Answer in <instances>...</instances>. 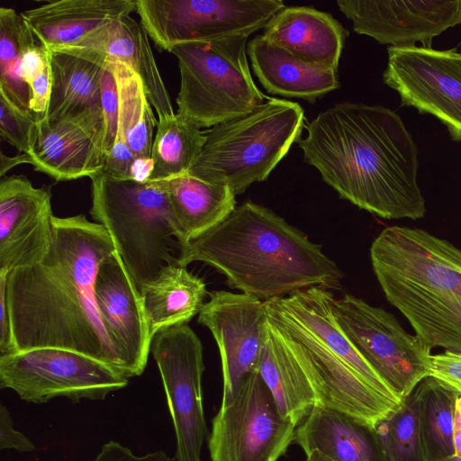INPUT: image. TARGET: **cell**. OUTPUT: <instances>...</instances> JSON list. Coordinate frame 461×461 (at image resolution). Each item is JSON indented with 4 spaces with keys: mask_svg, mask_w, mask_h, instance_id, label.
Here are the masks:
<instances>
[{
    "mask_svg": "<svg viewBox=\"0 0 461 461\" xmlns=\"http://www.w3.org/2000/svg\"><path fill=\"white\" fill-rule=\"evenodd\" d=\"M114 250L107 230L84 214L54 217L51 244L43 259L7 276L6 302L15 351L71 349L125 376L95 292L100 264Z\"/></svg>",
    "mask_w": 461,
    "mask_h": 461,
    "instance_id": "1",
    "label": "cell"
},
{
    "mask_svg": "<svg viewBox=\"0 0 461 461\" xmlns=\"http://www.w3.org/2000/svg\"><path fill=\"white\" fill-rule=\"evenodd\" d=\"M304 161L339 195L384 219L426 213L418 148L401 117L382 105L344 102L306 124Z\"/></svg>",
    "mask_w": 461,
    "mask_h": 461,
    "instance_id": "2",
    "label": "cell"
},
{
    "mask_svg": "<svg viewBox=\"0 0 461 461\" xmlns=\"http://www.w3.org/2000/svg\"><path fill=\"white\" fill-rule=\"evenodd\" d=\"M196 261L221 273L229 287L263 301L311 287L340 290L344 277L320 245L251 201L185 245L177 265Z\"/></svg>",
    "mask_w": 461,
    "mask_h": 461,
    "instance_id": "3",
    "label": "cell"
},
{
    "mask_svg": "<svg viewBox=\"0 0 461 461\" xmlns=\"http://www.w3.org/2000/svg\"><path fill=\"white\" fill-rule=\"evenodd\" d=\"M370 258L387 301L420 340L461 355V249L424 230L391 226Z\"/></svg>",
    "mask_w": 461,
    "mask_h": 461,
    "instance_id": "4",
    "label": "cell"
},
{
    "mask_svg": "<svg viewBox=\"0 0 461 461\" xmlns=\"http://www.w3.org/2000/svg\"><path fill=\"white\" fill-rule=\"evenodd\" d=\"M90 179L91 216L107 230L140 294L166 267L177 265L183 249L163 183L104 171Z\"/></svg>",
    "mask_w": 461,
    "mask_h": 461,
    "instance_id": "5",
    "label": "cell"
},
{
    "mask_svg": "<svg viewBox=\"0 0 461 461\" xmlns=\"http://www.w3.org/2000/svg\"><path fill=\"white\" fill-rule=\"evenodd\" d=\"M303 126L299 104L267 98L250 113L207 131L205 144L187 174L240 194L268 177L301 140Z\"/></svg>",
    "mask_w": 461,
    "mask_h": 461,
    "instance_id": "6",
    "label": "cell"
},
{
    "mask_svg": "<svg viewBox=\"0 0 461 461\" xmlns=\"http://www.w3.org/2000/svg\"><path fill=\"white\" fill-rule=\"evenodd\" d=\"M247 36H232L172 48L180 89L176 115L198 128L245 116L265 102L247 59Z\"/></svg>",
    "mask_w": 461,
    "mask_h": 461,
    "instance_id": "7",
    "label": "cell"
},
{
    "mask_svg": "<svg viewBox=\"0 0 461 461\" xmlns=\"http://www.w3.org/2000/svg\"><path fill=\"white\" fill-rule=\"evenodd\" d=\"M127 377L107 364L61 348H35L0 356V387L32 403L64 397L104 400L126 387Z\"/></svg>",
    "mask_w": 461,
    "mask_h": 461,
    "instance_id": "8",
    "label": "cell"
},
{
    "mask_svg": "<svg viewBox=\"0 0 461 461\" xmlns=\"http://www.w3.org/2000/svg\"><path fill=\"white\" fill-rule=\"evenodd\" d=\"M332 313L360 355L402 401L430 375L431 348L390 312L346 294L334 298Z\"/></svg>",
    "mask_w": 461,
    "mask_h": 461,
    "instance_id": "9",
    "label": "cell"
},
{
    "mask_svg": "<svg viewBox=\"0 0 461 461\" xmlns=\"http://www.w3.org/2000/svg\"><path fill=\"white\" fill-rule=\"evenodd\" d=\"M285 8L281 0H137L140 24L156 46L247 36Z\"/></svg>",
    "mask_w": 461,
    "mask_h": 461,
    "instance_id": "10",
    "label": "cell"
},
{
    "mask_svg": "<svg viewBox=\"0 0 461 461\" xmlns=\"http://www.w3.org/2000/svg\"><path fill=\"white\" fill-rule=\"evenodd\" d=\"M212 461H277L295 438L258 371L243 381L212 421Z\"/></svg>",
    "mask_w": 461,
    "mask_h": 461,
    "instance_id": "11",
    "label": "cell"
},
{
    "mask_svg": "<svg viewBox=\"0 0 461 461\" xmlns=\"http://www.w3.org/2000/svg\"><path fill=\"white\" fill-rule=\"evenodd\" d=\"M150 351L158 367L176 438V461H201L209 437L205 421L202 377L203 346L187 323L158 331Z\"/></svg>",
    "mask_w": 461,
    "mask_h": 461,
    "instance_id": "12",
    "label": "cell"
},
{
    "mask_svg": "<svg viewBox=\"0 0 461 461\" xmlns=\"http://www.w3.org/2000/svg\"><path fill=\"white\" fill-rule=\"evenodd\" d=\"M267 319L279 330L308 372L318 405L346 413L375 429L401 407L375 390L323 344L266 301Z\"/></svg>",
    "mask_w": 461,
    "mask_h": 461,
    "instance_id": "13",
    "label": "cell"
},
{
    "mask_svg": "<svg viewBox=\"0 0 461 461\" xmlns=\"http://www.w3.org/2000/svg\"><path fill=\"white\" fill-rule=\"evenodd\" d=\"M384 83L395 90L401 106L430 114L461 141V53L422 46L389 47Z\"/></svg>",
    "mask_w": 461,
    "mask_h": 461,
    "instance_id": "14",
    "label": "cell"
},
{
    "mask_svg": "<svg viewBox=\"0 0 461 461\" xmlns=\"http://www.w3.org/2000/svg\"><path fill=\"white\" fill-rule=\"evenodd\" d=\"M267 319L266 301L243 293H209L197 321L211 331L220 351L221 402L236 393L247 376L258 371Z\"/></svg>",
    "mask_w": 461,
    "mask_h": 461,
    "instance_id": "15",
    "label": "cell"
},
{
    "mask_svg": "<svg viewBox=\"0 0 461 461\" xmlns=\"http://www.w3.org/2000/svg\"><path fill=\"white\" fill-rule=\"evenodd\" d=\"M359 34L391 47L431 48L432 39L461 24V0H339Z\"/></svg>",
    "mask_w": 461,
    "mask_h": 461,
    "instance_id": "16",
    "label": "cell"
},
{
    "mask_svg": "<svg viewBox=\"0 0 461 461\" xmlns=\"http://www.w3.org/2000/svg\"><path fill=\"white\" fill-rule=\"evenodd\" d=\"M51 195L23 175L0 181V268L33 266L48 253L53 232Z\"/></svg>",
    "mask_w": 461,
    "mask_h": 461,
    "instance_id": "17",
    "label": "cell"
},
{
    "mask_svg": "<svg viewBox=\"0 0 461 461\" xmlns=\"http://www.w3.org/2000/svg\"><path fill=\"white\" fill-rule=\"evenodd\" d=\"M37 123V140L29 153L34 170L56 181L92 177L104 170L103 109L53 121L43 118Z\"/></svg>",
    "mask_w": 461,
    "mask_h": 461,
    "instance_id": "18",
    "label": "cell"
},
{
    "mask_svg": "<svg viewBox=\"0 0 461 461\" xmlns=\"http://www.w3.org/2000/svg\"><path fill=\"white\" fill-rule=\"evenodd\" d=\"M95 292L100 316L122 357L125 376L140 375L151 338L140 294L116 250L101 262Z\"/></svg>",
    "mask_w": 461,
    "mask_h": 461,
    "instance_id": "19",
    "label": "cell"
},
{
    "mask_svg": "<svg viewBox=\"0 0 461 461\" xmlns=\"http://www.w3.org/2000/svg\"><path fill=\"white\" fill-rule=\"evenodd\" d=\"M102 66L121 63L141 79L147 97L158 119L171 117V98L158 70L149 35L131 15L113 19L89 32L78 42L54 49Z\"/></svg>",
    "mask_w": 461,
    "mask_h": 461,
    "instance_id": "20",
    "label": "cell"
},
{
    "mask_svg": "<svg viewBox=\"0 0 461 461\" xmlns=\"http://www.w3.org/2000/svg\"><path fill=\"white\" fill-rule=\"evenodd\" d=\"M264 29L267 41L294 56L338 70L348 32L330 14L309 6L285 7Z\"/></svg>",
    "mask_w": 461,
    "mask_h": 461,
    "instance_id": "21",
    "label": "cell"
},
{
    "mask_svg": "<svg viewBox=\"0 0 461 461\" xmlns=\"http://www.w3.org/2000/svg\"><path fill=\"white\" fill-rule=\"evenodd\" d=\"M137 0H59L21 14L40 44L73 45L104 23L136 12Z\"/></svg>",
    "mask_w": 461,
    "mask_h": 461,
    "instance_id": "22",
    "label": "cell"
},
{
    "mask_svg": "<svg viewBox=\"0 0 461 461\" xmlns=\"http://www.w3.org/2000/svg\"><path fill=\"white\" fill-rule=\"evenodd\" d=\"M247 54L255 75L270 94L312 104L339 86L336 70L306 62L263 35L249 41Z\"/></svg>",
    "mask_w": 461,
    "mask_h": 461,
    "instance_id": "23",
    "label": "cell"
},
{
    "mask_svg": "<svg viewBox=\"0 0 461 461\" xmlns=\"http://www.w3.org/2000/svg\"><path fill=\"white\" fill-rule=\"evenodd\" d=\"M258 372L281 415L296 426L318 405L317 393L308 372L268 319Z\"/></svg>",
    "mask_w": 461,
    "mask_h": 461,
    "instance_id": "24",
    "label": "cell"
},
{
    "mask_svg": "<svg viewBox=\"0 0 461 461\" xmlns=\"http://www.w3.org/2000/svg\"><path fill=\"white\" fill-rule=\"evenodd\" d=\"M307 455L318 450L331 461H383L374 429L341 411L314 406L295 430Z\"/></svg>",
    "mask_w": 461,
    "mask_h": 461,
    "instance_id": "25",
    "label": "cell"
},
{
    "mask_svg": "<svg viewBox=\"0 0 461 461\" xmlns=\"http://www.w3.org/2000/svg\"><path fill=\"white\" fill-rule=\"evenodd\" d=\"M161 182L183 248L223 221L237 207L236 195L227 185L209 183L187 173Z\"/></svg>",
    "mask_w": 461,
    "mask_h": 461,
    "instance_id": "26",
    "label": "cell"
},
{
    "mask_svg": "<svg viewBox=\"0 0 461 461\" xmlns=\"http://www.w3.org/2000/svg\"><path fill=\"white\" fill-rule=\"evenodd\" d=\"M206 294L203 280L186 267H166L140 292L150 338L160 330L190 321L201 311Z\"/></svg>",
    "mask_w": 461,
    "mask_h": 461,
    "instance_id": "27",
    "label": "cell"
},
{
    "mask_svg": "<svg viewBox=\"0 0 461 461\" xmlns=\"http://www.w3.org/2000/svg\"><path fill=\"white\" fill-rule=\"evenodd\" d=\"M50 59L51 91L44 118L53 121L102 110V66L58 50H50Z\"/></svg>",
    "mask_w": 461,
    "mask_h": 461,
    "instance_id": "28",
    "label": "cell"
},
{
    "mask_svg": "<svg viewBox=\"0 0 461 461\" xmlns=\"http://www.w3.org/2000/svg\"><path fill=\"white\" fill-rule=\"evenodd\" d=\"M422 381L374 432L383 461H432L424 422Z\"/></svg>",
    "mask_w": 461,
    "mask_h": 461,
    "instance_id": "29",
    "label": "cell"
},
{
    "mask_svg": "<svg viewBox=\"0 0 461 461\" xmlns=\"http://www.w3.org/2000/svg\"><path fill=\"white\" fill-rule=\"evenodd\" d=\"M112 68L118 88L117 134L123 138L136 159H150L158 121L140 77L127 66L106 62ZM116 134V135H117Z\"/></svg>",
    "mask_w": 461,
    "mask_h": 461,
    "instance_id": "30",
    "label": "cell"
},
{
    "mask_svg": "<svg viewBox=\"0 0 461 461\" xmlns=\"http://www.w3.org/2000/svg\"><path fill=\"white\" fill-rule=\"evenodd\" d=\"M206 141V132L176 114L158 119L151 149L152 170L149 182L188 173Z\"/></svg>",
    "mask_w": 461,
    "mask_h": 461,
    "instance_id": "31",
    "label": "cell"
},
{
    "mask_svg": "<svg viewBox=\"0 0 461 461\" xmlns=\"http://www.w3.org/2000/svg\"><path fill=\"white\" fill-rule=\"evenodd\" d=\"M424 387V422L432 461L452 456L456 400L458 393L434 377L422 380Z\"/></svg>",
    "mask_w": 461,
    "mask_h": 461,
    "instance_id": "32",
    "label": "cell"
},
{
    "mask_svg": "<svg viewBox=\"0 0 461 461\" xmlns=\"http://www.w3.org/2000/svg\"><path fill=\"white\" fill-rule=\"evenodd\" d=\"M35 36L21 14L0 8V72L16 67L23 52L35 44Z\"/></svg>",
    "mask_w": 461,
    "mask_h": 461,
    "instance_id": "33",
    "label": "cell"
},
{
    "mask_svg": "<svg viewBox=\"0 0 461 461\" xmlns=\"http://www.w3.org/2000/svg\"><path fill=\"white\" fill-rule=\"evenodd\" d=\"M38 123L32 113L17 107L0 92V135L21 153L29 154L37 140Z\"/></svg>",
    "mask_w": 461,
    "mask_h": 461,
    "instance_id": "34",
    "label": "cell"
},
{
    "mask_svg": "<svg viewBox=\"0 0 461 461\" xmlns=\"http://www.w3.org/2000/svg\"><path fill=\"white\" fill-rule=\"evenodd\" d=\"M102 109L104 121V148L110 151L116 138L119 121V97L116 79L109 64H103Z\"/></svg>",
    "mask_w": 461,
    "mask_h": 461,
    "instance_id": "35",
    "label": "cell"
},
{
    "mask_svg": "<svg viewBox=\"0 0 461 461\" xmlns=\"http://www.w3.org/2000/svg\"><path fill=\"white\" fill-rule=\"evenodd\" d=\"M429 376L461 395V355L449 351L431 355Z\"/></svg>",
    "mask_w": 461,
    "mask_h": 461,
    "instance_id": "36",
    "label": "cell"
},
{
    "mask_svg": "<svg viewBox=\"0 0 461 461\" xmlns=\"http://www.w3.org/2000/svg\"><path fill=\"white\" fill-rule=\"evenodd\" d=\"M88 461H175V458L162 450L138 456L129 447L110 440L102 446L101 451L95 458Z\"/></svg>",
    "mask_w": 461,
    "mask_h": 461,
    "instance_id": "37",
    "label": "cell"
},
{
    "mask_svg": "<svg viewBox=\"0 0 461 461\" xmlns=\"http://www.w3.org/2000/svg\"><path fill=\"white\" fill-rule=\"evenodd\" d=\"M13 448L18 452H32L35 445L23 433L16 430L7 408H0V449Z\"/></svg>",
    "mask_w": 461,
    "mask_h": 461,
    "instance_id": "38",
    "label": "cell"
},
{
    "mask_svg": "<svg viewBox=\"0 0 461 461\" xmlns=\"http://www.w3.org/2000/svg\"><path fill=\"white\" fill-rule=\"evenodd\" d=\"M9 271L0 268V356L15 352L12 322L6 302V280Z\"/></svg>",
    "mask_w": 461,
    "mask_h": 461,
    "instance_id": "39",
    "label": "cell"
},
{
    "mask_svg": "<svg viewBox=\"0 0 461 461\" xmlns=\"http://www.w3.org/2000/svg\"><path fill=\"white\" fill-rule=\"evenodd\" d=\"M0 176L4 177L5 173L10 170L12 167L20 165V164H31L32 159L29 154L27 153H20L14 157H8L4 154L3 151L0 152Z\"/></svg>",
    "mask_w": 461,
    "mask_h": 461,
    "instance_id": "40",
    "label": "cell"
},
{
    "mask_svg": "<svg viewBox=\"0 0 461 461\" xmlns=\"http://www.w3.org/2000/svg\"><path fill=\"white\" fill-rule=\"evenodd\" d=\"M457 398L456 400L454 414L453 445L455 451L454 455L458 457H461V408Z\"/></svg>",
    "mask_w": 461,
    "mask_h": 461,
    "instance_id": "41",
    "label": "cell"
},
{
    "mask_svg": "<svg viewBox=\"0 0 461 461\" xmlns=\"http://www.w3.org/2000/svg\"><path fill=\"white\" fill-rule=\"evenodd\" d=\"M304 461H331L326 456L319 452L318 450H313L311 453L306 455V459Z\"/></svg>",
    "mask_w": 461,
    "mask_h": 461,
    "instance_id": "42",
    "label": "cell"
},
{
    "mask_svg": "<svg viewBox=\"0 0 461 461\" xmlns=\"http://www.w3.org/2000/svg\"><path fill=\"white\" fill-rule=\"evenodd\" d=\"M437 461H461V457H458V456L453 455L450 457L440 459V460H437Z\"/></svg>",
    "mask_w": 461,
    "mask_h": 461,
    "instance_id": "43",
    "label": "cell"
},
{
    "mask_svg": "<svg viewBox=\"0 0 461 461\" xmlns=\"http://www.w3.org/2000/svg\"><path fill=\"white\" fill-rule=\"evenodd\" d=\"M457 400H458V402H459V405H460V408H461V395H458Z\"/></svg>",
    "mask_w": 461,
    "mask_h": 461,
    "instance_id": "44",
    "label": "cell"
}]
</instances>
